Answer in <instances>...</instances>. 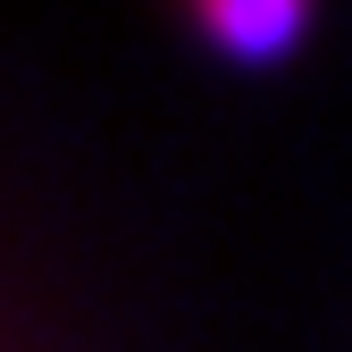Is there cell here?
Segmentation results:
<instances>
[{"mask_svg": "<svg viewBox=\"0 0 352 352\" xmlns=\"http://www.w3.org/2000/svg\"><path fill=\"white\" fill-rule=\"evenodd\" d=\"M185 17L218 59H277L311 25V0H185Z\"/></svg>", "mask_w": 352, "mask_h": 352, "instance_id": "6da1fadb", "label": "cell"}]
</instances>
